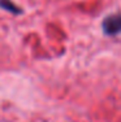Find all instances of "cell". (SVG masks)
I'll return each instance as SVG.
<instances>
[{"label": "cell", "instance_id": "1", "mask_svg": "<svg viewBox=\"0 0 121 122\" xmlns=\"http://www.w3.org/2000/svg\"><path fill=\"white\" fill-rule=\"evenodd\" d=\"M103 34L107 36H116L121 34V13H111L102 21Z\"/></svg>", "mask_w": 121, "mask_h": 122}, {"label": "cell", "instance_id": "2", "mask_svg": "<svg viewBox=\"0 0 121 122\" xmlns=\"http://www.w3.org/2000/svg\"><path fill=\"white\" fill-rule=\"evenodd\" d=\"M0 8H3L4 10H8L9 13H13V14H21L22 13V9L16 5L13 1L11 0H0Z\"/></svg>", "mask_w": 121, "mask_h": 122}]
</instances>
